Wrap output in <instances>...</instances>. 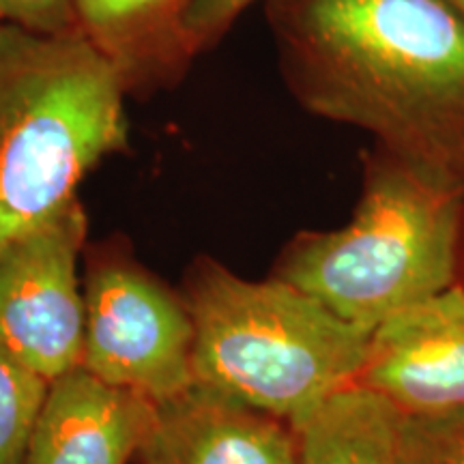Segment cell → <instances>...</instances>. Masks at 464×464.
<instances>
[{"label":"cell","instance_id":"obj_9","mask_svg":"<svg viewBox=\"0 0 464 464\" xmlns=\"http://www.w3.org/2000/svg\"><path fill=\"white\" fill-rule=\"evenodd\" d=\"M150 402L75 368L50 382L22 464H130Z\"/></svg>","mask_w":464,"mask_h":464},{"label":"cell","instance_id":"obj_3","mask_svg":"<svg viewBox=\"0 0 464 464\" xmlns=\"http://www.w3.org/2000/svg\"><path fill=\"white\" fill-rule=\"evenodd\" d=\"M462 218L464 185L376 147L365 158L351 222L295 237L271 276L372 334L404 307L456 284Z\"/></svg>","mask_w":464,"mask_h":464},{"label":"cell","instance_id":"obj_1","mask_svg":"<svg viewBox=\"0 0 464 464\" xmlns=\"http://www.w3.org/2000/svg\"><path fill=\"white\" fill-rule=\"evenodd\" d=\"M312 114L464 185V15L450 0H263Z\"/></svg>","mask_w":464,"mask_h":464},{"label":"cell","instance_id":"obj_15","mask_svg":"<svg viewBox=\"0 0 464 464\" xmlns=\"http://www.w3.org/2000/svg\"><path fill=\"white\" fill-rule=\"evenodd\" d=\"M260 0H196L188 14V28L198 52L222 39L249 7Z\"/></svg>","mask_w":464,"mask_h":464},{"label":"cell","instance_id":"obj_16","mask_svg":"<svg viewBox=\"0 0 464 464\" xmlns=\"http://www.w3.org/2000/svg\"><path fill=\"white\" fill-rule=\"evenodd\" d=\"M450 3L454 5V7H456L458 11H460V14L464 15V0H450Z\"/></svg>","mask_w":464,"mask_h":464},{"label":"cell","instance_id":"obj_7","mask_svg":"<svg viewBox=\"0 0 464 464\" xmlns=\"http://www.w3.org/2000/svg\"><path fill=\"white\" fill-rule=\"evenodd\" d=\"M357 385L402 415H437L464 406V286L451 284L404 307L370 334Z\"/></svg>","mask_w":464,"mask_h":464},{"label":"cell","instance_id":"obj_5","mask_svg":"<svg viewBox=\"0 0 464 464\" xmlns=\"http://www.w3.org/2000/svg\"><path fill=\"white\" fill-rule=\"evenodd\" d=\"M86 372L160 402L194 382V321L181 290L140 263L123 235L82 252Z\"/></svg>","mask_w":464,"mask_h":464},{"label":"cell","instance_id":"obj_4","mask_svg":"<svg viewBox=\"0 0 464 464\" xmlns=\"http://www.w3.org/2000/svg\"><path fill=\"white\" fill-rule=\"evenodd\" d=\"M194 321V379L297 426L357 385L370 334L271 276L246 280L211 256L185 271Z\"/></svg>","mask_w":464,"mask_h":464},{"label":"cell","instance_id":"obj_13","mask_svg":"<svg viewBox=\"0 0 464 464\" xmlns=\"http://www.w3.org/2000/svg\"><path fill=\"white\" fill-rule=\"evenodd\" d=\"M400 464H464V406L437 415H402Z\"/></svg>","mask_w":464,"mask_h":464},{"label":"cell","instance_id":"obj_14","mask_svg":"<svg viewBox=\"0 0 464 464\" xmlns=\"http://www.w3.org/2000/svg\"><path fill=\"white\" fill-rule=\"evenodd\" d=\"M0 22L44 34L78 31L75 0H0Z\"/></svg>","mask_w":464,"mask_h":464},{"label":"cell","instance_id":"obj_11","mask_svg":"<svg viewBox=\"0 0 464 464\" xmlns=\"http://www.w3.org/2000/svg\"><path fill=\"white\" fill-rule=\"evenodd\" d=\"M400 420L402 413L379 393L346 387L295 426L299 464H400Z\"/></svg>","mask_w":464,"mask_h":464},{"label":"cell","instance_id":"obj_8","mask_svg":"<svg viewBox=\"0 0 464 464\" xmlns=\"http://www.w3.org/2000/svg\"><path fill=\"white\" fill-rule=\"evenodd\" d=\"M133 464H299V434L288 421L194 381L150 402Z\"/></svg>","mask_w":464,"mask_h":464},{"label":"cell","instance_id":"obj_6","mask_svg":"<svg viewBox=\"0 0 464 464\" xmlns=\"http://www.w3.org/2000/svg\"><path fill=\"white\" fill-rule=\"evenodd\" d=\"M86 241L78 196L0 252V346L48 382L82 363Z\"/></svg>","mask_w":464,"mask_h":464},{"label":"cell","instance_id":"obj_10","mask_svg":"<svg viewBox=\"0 0 464 464\" xmlns=\"http://www.w3.org/2000/svg\"><path fill=\"white\" fill-rule=\"evenodd\" d=\"M196 0H75V28L110 63L127 97L177 84L200 54L188 28Z\"/></svg>","mask_w":464,"mask_h":464},{"label":"cell","instance_id":"obj_2","mask_svg":"<svg viewBox=\"0 0 464 464\" xmlns=\"http://www.w3.org/2000/svg\"><path fill=\"white\" fill-rule=\"evenodd\" d=\"M125 102L119 75L78 31L0 22V252L131 149Z\"/></svg>","mask_w":464,"mask_h":464},{"label":"cell","instance_id":"obj_12","mask_svg":"<svg viewBox=\"0 0 464 464\" xmlns=\"http://www.w3.org/2000/svg\"><path fill=\"white\" fill-rule=\"evenodd\" d=\"M50 382L0 346V464L24 462Z\"/></svg>","mask_w":464,"mask_h":464}]
</instances>
